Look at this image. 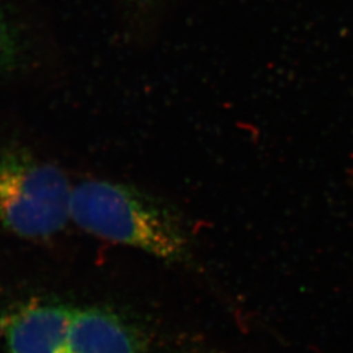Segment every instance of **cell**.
<instances>
[{"label":"cell","instance_id":"obj_1","mask_svg":"<svg viewBox=\"0 0 353 353\" xmlns=\"http://www.w3.org/2000/svg\"><path fill=\"white\" fill-rule=\"evenodd\" d=\"M71 221L92 236L165 262H194V232L185 214L135 186L106 179L77 183L71 194Z\"/></svg>","mask_w":353,"mask_h":353},{"label":"cell","instance_id":"obj_2","mask_svg":"<svg viewBox=\"0 0 353 353\" xmlns=\"http://www.w3.org/2000/svg\"><path fill=\"white\" fill-rule=\"evenodd\" d=\"M72 185L57 165L21 148H0V227L49 240L71 221Z\"/></svg>","mask_w":353,"mask_h":353},{"label":"cell","instance_id":"obj_3","mask_svg":"<svg viewBox=\"0 0 353 353\" xmlns=\"http://www.w3.org/2000/svg\"><path fill=\"white\" fill-rule=\"evenodd\" d=\"M144 338L123 316L101 307H74L62 353H143Z\"/></svg>","mask_w":353,"mask_h":353},{"label":"cell","instance_id":"obj_4","mask_svg":"<svg viewBox=\"0 0 353 353\" xmlns=\"http://www.w3.org/2000/svg\"><path fill=\"white\" fill-rule=\"evenodd\" d=\"M19 55V41L12 23L0 1V76L12 68Z\"/></svg>","mask_w":353,"mask_h":353},{"label":"cell","instance_id":"obj_5","mask_svg":"<svg viewBox=\"0 0 353 353\" xmlns=\"http://www.w3.org/2000/svg\"><path fill=\"white\" fill-rule=\"evenodd\" d=\"M128 1L132 4H137V6H145V4H150L153 0H128Z\"/></svg>","mask_w":353,"mask_h":353}]
</instances>
